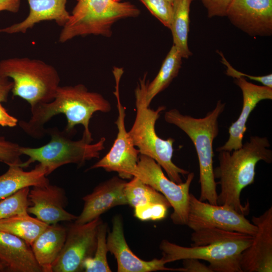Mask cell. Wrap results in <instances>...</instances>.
Segmentation results:
<instances>
[{
    "label": "cell",
    "instance_id": "cell-17",
    "mask_svg": "<svg viewBox=\"0 0 272 272\" xmlns=\"http://www.w3.org/2000/svg\"><path fill=\"white\" fill-rule=\"evenodd\" d=\"M126 183L118 176L96 186L91 193L83 197L84 207L75 223L89 222L113 207L127 205L124 191Z\"/></svg>",
    "mask_w": 272,
    "mask_h": 272
},
{
    "label": "cell",
    "instance_id": "cell-26",
    "mask_svg": "<svg viewBox=\"0 0 272 272\" xmlns=\"http://www.w3.org/2000/svg\"><path fill=\"white\" fill-rule=\"evenodd\" d=\"M126 182L124 194L127 205L132 208L150 203H160L171 205L166 198L151 186L144 183L137 177H132Z\"/></svg>",
    "mask_w": 272,
    "mask_h": 272
},
{
    "label": "cell",
    "instance_id": "cell-37",
    "mask_svg": "<svg viewBox=\"0 0 272 272\" xmlns=\"http://www.w3.org/2000/svg\"><path fill=\"white\" fill-rule=\"evenodd\" d=\"M13 83L9 78L0 76V102H5L13 88Z\"/></svg>",
    "mask_w": 272,
    "mask_h": 272
},
{
    "label": "cell",
    "instance_id": "cell-15",
    "mask_svg": "<svg viewBox=\"0 0 272 272\" xmlns=\"http://www.w3.org/2000/svg\"><path fill=\"white\" fill-rule=\"evenodd\" d=\"M28 199L30 203L27 212L47 225L60 222L75 221L77 216L65 210L67 200L64 190L50 183L33 186Z\"/></svg>",
    "mask_w": 272,
    "mask_h": 272
},
{
    "label": "cell",
    "instance_id": "cell-21",
    "mask_svg": "<svg viewBox=\"0 0 272 272\" xmlns=\"http://www.w3.org/2000/svg\"><path fill=\"white\" fill-rule=\"evenodd\" d=\"M66 229L57 224L48 225L31 246L36 261L42 272H52V268L63 247Z\"/></svg>",
    "mask_w": 272,
    "mask_h": 272
},
{
    "label": "cell",
    "instance_id": "cell-2",
    "mask_svg": "<svg viewBox=\"0 0 272 272\" xmlns=\"http://www.w3.org/2000/svg\"><path fill=\"white\" fill-rule=\"evenodd\" d=\"M269 147L266 137L256 135L251 136L238 149L219 152V165L214 169L215 178L220 179L221 187L218 205L226 206L245 216L248 214L249 205H242L240 194L245 187L254 183L257 163L272 162Z\"/></svg>",
    "mask_w": 272,
    "mask_h": 272
},
{
    "label": "cell",
    "instance_id": "cell-10",
    "mask_svg": "<svg viewBox=\"0 0 272 272\" xmlns=\"http://www.w3.org/2000/svg\"><path fill=\"white\" fill-rule=\"evenodd\" d=\"M123 73L122 68L114 67L115 86L113 94L116 99L118 110V117L115 121L118 129L116 138L108 153L89 169L101 168L107 172H117L122 179H130L137 165L140 153L125 127V108L121 104L119 95L120 81Z\"/></svg>",
    "mask_w": 272,
    "mask_h": 272
},
{
    "label": "cell",
    "instance_id": "cell-38",
    "mask_svg": "<svg viewBox=\"0 0 272 272\" xmlns=\"http://www.w3.org/2000/svg\"><path fill=\"white\" fill-rule=\"evenodd\" d=\"M21 0H0V12L8 11L18 13L20 10Z\"/></svg>",
    "mask_w": 272,
    "mask_h": 272
},
{
    "label": "cell",
    "instance_id": "cell-7",
    "mask_svg": "<svg viewBox=\"0 0 272 272\" xmlns=\"http://www.w3.org/2000/svg\"><path fill=\"white\" fill-rule=\"evenodd\" d=\"M46 133L51 138L45 145L38 148L21 147L22 155L28 157L21 167L26 168L38 162L47 176L63 165L73 163L81 166L86 161L99 158L100 152L105 149L104 137L92 144L93 140L84 134L80 140L73 141L64 130L61 131L56 127L46 129Z\"/></svg>",
    "mask_w": 272,
    "mask_h": 272
},
{
    "label": "cell",
    "instance_id": "cell-34",
    "mask_svg": "<svg viewBox=\"0 0 272 272\" xmlns=\"http://www.w3.org/2000/svg\"><path fill=\"white\" fill-rule=\"evenodd\" d=\"M191 1L193 0H191ZM206 8L209 18L226 16L232 0H200Z\"/></svg>",
    "mask_w": 272,
    "mask_h": 272
},
{
    "label": "cell",
    "instance_id": "cell-25",
    "mask_svg": "<svg viewBox=\"0 0 272 272\" xmlns=\"http://www.w3.org/2000/svg\"><path fill=\"white\" fill-rule=\"evenodd\" d=\"M182 56L173 45L154 79L147 87L146 101L150 105L153 99L168 87L177 76L182 64Z\"/></svg>",
    "mask_w": 272,
    "mask_h": 272
},
{
    "label": "cell",
    "instance_id": "cell-11",
    "mask_svg": "<svg viewBox=\"0 0 272 272\" xmlns=\"http://www.w3.org/2000/svg\"><path fill=\"white\" fill-rule=\"evenodd\" d=\"M186 225L193 231L218 228L254 236L257 227L245 215L224 205H214L189 194Z\"/></svg>",
    "mask_w": 272,
    "mask_h": 272
},
{
    "label": "cell",
    "instance_id": "cell-40",
    "mask_svg": "<svg viewBox=\"0 0 272 272\" xmlns=\"http://www.w3.org/2000/svg\"><path fill=\"white\" fill-rule=\"evenodd\" d=\"M167 1L169 2L170 3L173 4V2L175 1V0H167Z\"/></svg>",
    "mask_w": 272,
    "mask_h": 272
},
{
    "label": "cell",
    "instance_id": "cell-39",
    "mask_svg": "<svg viewBox=\"0 0 272 272\" xmlns=\"http://www.w3.org/2000/svg\"><path fill=\"white\" fill-rule=\"evenodd\" d=\"M4 270H5L4 266L2 264H1L0 263V271H4Z\"/></svg>",
    "mask_w": 272,
    "mask_h": 272
},
{
    "label": "cell",
    "instance_id": "cell-32",
    "mask_svg": "<svg viewBox=\"0 0 272 272\" xmlns=\"http://www.w3.org/2000/svg\"><path fill=\"white\" fill-rule=\"evenodd\" d=\"M21 146L18 144L7 141L0 137V161L7 165H21L22 161L20 152Z\"/></svg>",
    "mask_w": 272,
    "mask_h": 272
},
{
    "label": "cell",
    "instance_id": "cell-41",
    "mask_svg": "<svg viewBox=\"0 0 272 272\" xmlns=\"http://www.w3.org/2000/svg\"><path fill=\"white\" fill-rule=\"evenodd\" d=\"M113 1L116 2H120L122 0H113Z\"/></svg>",
    "mask_w": 272,
    "mask_h": 272
},
{
    "label": "cell",
    "instance_id": "cell-9",
    "mask_svg": "<svg viewBox=\"0 0 272 272\" xmlns=\"http://www.w3.org/2000/svg\"><path fill=\"white\" fill-rule=\"evenodd\" d=\"M132 175L166 198L173 209L170 218L174 224L186 225L189 188L194 177L193 172L187 174L184 182L177 184L165 175L162 167L153 159L140 154L137 165Z\"/></svg>",
    "mask_w": 272,
    "mask_h": 272
},
{
    "label": "cell",
    "instance_id": "cell-8",
    "mask_svg": "<svg viewBox=\"0 0 272 272\" xmlns=\"http://www.w3.org/2000/svg\"><path fill=\"white\" fill-rule=\"evenodd\" d=\"M253 236L243 234L238 238L198 246L184 247L163 240L160 245L166 263L187 258L207 261L212 272H242V253L252 243Z\"/></svg>",
    "mask_w": 272,
    "mask_h": 272
},
{
    "label": "cell",
    "instance_id": "cell-5",
    "mask_svg": "<svg viewBox=\"0 0 272 272\" xmlns=\"http://www.w3.org/2000/svg\"><path fill=\"white\" fill-rule=\"evenodd\" d=\"M140 13L139 8L129 2L78 0L69 20L62 27L58 42L63 43L76 37L88 35L110 37L115 22L137 17Z\"/></svg>",
    "mask_w": 272,
    "mask_h": 272
},
{
    "label": "cell",
    "instance_id": "cell-20",
    "mask_svg": "<svg viewBox=\"0 0 272 272\" xmlns=\"http://www.w3.org/2000/svg\"><path fill=\"white\" fill-rule=\"evenodd\" d=\"M0 263L5 271L42 272L31 247L24 240L0 231Z\"/></svg>",
    "mask_w": 272,
    "mask_h": 272
},
{
    "label": "cell",
    "instance_id": "cell-24",
    "mask_svg": "<svg viewBox=\"0 0 272 272\" xmlns=\"http://www.w3.org/2000/svg\"><path fill=\"white\" fill-rule=\"evenodd\" d=\"M48 225L28 213L0 220V231L8 233L24 240L30 246Z\"/></svg>",
    "mask_w": 272,
    "mask_h": 272
},
{
    "label": "cell",
    "instance_id": "cell-12",
    "mask_svg": "<svg viewBox=\"0 0 272 272\" xmlns=\"http://www.w3.org/2000/svg\"><path fill=\"white\" fill-rule=\"evenodd\" d=\"M102 222L98 217L85 224L74 223L69 226L63 247L53 265L52 272L83 271L84 261L94 254L98 228Z\"/></svg>",
    "mask_w": 272,
    "mask_h": 272
},
{
    "label": "cell",
    "instance_id": "cell-13",
    "mask_svg": "<svg viewBox=\"0 0 272 272\" xmlns=\"http://www.w3.org/2000/svg\"><path fill=\"white\" fill-rule=\"evenodd\" d=\"M226 16L250 36L272 33V0H232Z\"/></svg>",
    "mask_w": 272,
    "mask_h": 272
},
{
    "label": "cell",
    "instance_id": "cell-28",
    "mask_svg": "<svg viewBox=\"0 0 272 272\" xmlns=\"http://www.w3.org/2000/svg\"><path fill=\"white\" fill-rule=\"evenodd\" d=\"M30 187H25L15 193L0 199V220L13 216L28 213L30 205L28 199Z\"/></svg>",
    "mask_w": 272,
    "mask_h": 272
},
{
    "label": "cell",
    "instance_id": "cell-14",
    "mask_svg": "<svg viewBox=\"0 0 272 272\" xmlns=\"http://www.w3.org/2000/svg\"><path fill=\"white\" fill-rule=\"evenodd\" d=\"M252 223L257 231L251 244L241 254L242 272L272 271V207L258 217L253 216Z\"/></svg>",
    "mask_w": 272,
    "mask_h": 272
},
{
    "label": "cell",
    "instance_id": "cell-30",
    "mask_svg": "<svg viewBox=\"0 0 272 272\" xmlns=\"http://www.w3.org/2000/svg\"><path fill=\"white\" fill-rule=\"evenodd\" d=\"M151 13L165 26L170 28L172 16L173 5L167 0H140Z\"/></svg>",
    "mask_w": 272,
    "mask_h": 272
},
{
    "label": "cell",
    "instance_id": "cell-31",
    "mask_svg": "<svg viewBox=\"0 0 272 272\" xmlns=\"http://www.w3.org/2000/svg\"><path fill=\"white\" fill-rule=\"evenodd\" d=\"M170 207L160 203H150L134 208V216L142 221H160L164 219Z\"/></svg>",
    "mask_w": 272,
    "mask_h": 272
},
{
    "label": "cell",
    "instance_id": "cell-6",
    "mask_svg": "<svg viewBox=\"0 0 272 272\" xmlns=\"http://www.w3.org/2000/svg\"><path fill=\"white\" fill-rule=\"evenodd\" d=\"M0 76L11 78L13 96L26 101L31 108L51 101L60 79L52 65L37 59L13 57L0 61Z\"/></svg>",
    "mask_w": 272,
    "mask_h": 272
},
{
    "label": "cell",
    "instance_id": "cell-33",
    "mask_svg": "<svg viewBox=\"0 0 272 272\" xmlns=\"http://www.w3.org/2000/svg\"><path fill=\"white\" fill-rule=\"evenodd\" d=\"M221 57V62L227 67L226 75L227 76L235 78L236 79L240 78H248L250 80L261 83L263 86L272 88V74H270L264 76H254L247 75L235 69L225 58L223 53L218 51Z\"/></svg>",
    "mask_w": 272,
    "mask_h": 272
},
{
    "label": "cell",
    "instance_id": "cell-36",
    "mask_svg": "<svg viewBox=\"0 0 272 272\" xmlns=\"http://www.w3.org/2000/svg\"><path fill=\"white\" fill-rule=\"evenodd\" d=\"M0 102V125L13 127L17 125L18 119L9 114Z\"/></svg>",
    "mask_w": 272,
    "mask_h": 272
},
{
    "label": "cell",
    "instance_id": "cell-35",
    "mask_svg": "<svg viewBox=\"0 0 272 272\" xmlns=\"http://www.w3.org/2000/svg\"><path fill=\"white\" fill-rule=\"evenodd\" d=\"M183 266L178 268L180 272H212L209 267L200 262L199 259L187 258L183 259Z\"/></svg>",
    "mask_w": 272,
    "mask_h": 272
},
{
    "label": "cell",
    "instance_id": "cell-16",
    "mask_svg": "<svg viewBox=\"0 0 272 272\" xmlns=\"http://www.w3.org/2000/svg\"><path fill=\"white\" fill-rule=\"evenodd\" d=\"M106 242L108 251L116 259L118 272L177 271V268L166 267V263L162 257L146 261L133 253L126 241L122 220L119 215L113 218L112 229L108 232Z\"/></svg>",
    "mask_w": 272,
    "mask_h": 272
},
{
    "label": "cell",
    "instance_id": "cell-22",
    "mask_svg": "<svg viewBox=\"0 0 272 272\" xmlns=\"http://www.w3.org/2000/svg\"><path fill=\"white\" fill-rule=\"evenodd\" d=\"M46 176L39 164L29 171H24L19 165H9L8 170L0 175V199L25 187L47 184L50 182Z\"/></svg>",
    "mask_w": 272,
    "mask_h": 272
},
{
    "label": "cell",
    "instance_id": "cell-23",
    "mask_svg": "<svg viewBox=\"0 0 272 272\" xmlns=\"http://www.w3.org/2000/svg\"><path fill=\"white\" fill-rule=\"evenodd\" d=\"M191 0H175L173 5V16L170 27L173 45L182 58L192 55L188 45L189 32V12Z\"/></svg>",
    "mask_w": 272,
    "mask_h": 272
},
{
    "label": "cell",
    "instance_id": "cell-1",
    "mask_svg": "<svg viewBox=\"0 0 272 272\" xmlns=\"http://www.w3.org/2000/svg\"><path fill=\"white\" fill-rule=\"evenodd\" d=\"M111 108L109 101L101 94L89 91L83 84L59 86L51 101L31 108L29 120L20 121L19 124L27 134L40 139L46 133L44 124L53 116L63 114L67 120L64 129L66 133L71 135L74 133L75 127L81 124L84 128L83 134L93 139L89 129L93 114L97 112L108 113Z\"/></svg>",
    "mask_w": 272,
    "mask_h": 272
},
{
    "label": "cell",
    "instance_id": "cell-29",
    "mask_svg": "<svg viewBox=\"0 0 272 272\" xmlns=\"http://www.w3.org/2000/svg\"><path fill=\"white\" fill-rule=\"evenodd\" d=\"M243 234L215 228L193 231L191 236V246H202L217 241L231 240L239 237Z\"/></svg>",
    "mask_w": 272,
    "mask_h": 272
},
{
    "label": "cell",
    "instance_id": "cell-19",
    "mask_svg": "<svg viewBox=\"0 0 272 272\" xmlns=\"http://www.w3.org/2000/svg\"><path fill=\"white\" fill-rule=\"evenodd\" d=\"M29 7L27 17L21 22L0 29V32L8 34L25 33L36 24L45 21H54L63 27L71 14L66 9L67 0H27Z\"/></svg>",
    "mask_w": 272,
    "mask_h": 272
},
{
    "label": "cell",
    "instance_id": "cell-18",
    "mask_svg": "<svg viewBox=\"0 0 272 272\" xmlns=\"http://www.w3.org/2000/svg\"><path fill=\"white\" fill-rule=\"evenodd\" d=\"M235 83L241 89L243 96L242 108L239 117L229 128V138L222 146L216 149L217 152H231L243 146V139L246 131V123L250 113L259 102L272 99V88L250 83L245 78L236 79Z\"/></svg>",
    "mask_w": 272,
    "mask_h": 272
},
{
    "label": "cell",
    "instance_id": "cell-27",
    "mask_svg": "<svg viewBox=\"0 0 272 272\" xmlns=\"http://www.w3.org/2000/svg\"><path fill=\"white\" fill-rule=\"evenodd\" d=\"M107 225L103 222L99 225L97 236V246L93 256L85 260L83 271L86 272H111L107 259L108 250L106 235Z\"/></svg>",
    "mask_w": 272,
    "mask_h": 272
},
{
    "label": "cell",
    "instance_id": "cell-4",
    "mask_svg": "<svg viewBox=\"0 0 272 272\" xmlns=\"http://www.w3.org/2000/svg\"><path fill=\"white\" fill-rule=\"evenodd\" d=\"M146 77L147 74H145L139 79L134 90L136 114L128 132L140 154L153 159L165 170L171 180L180 184L183 182L180 175H186L189 172L172 162L175 140L162 139L156 133V122L166 107L160 106L156 110L150 108L146 101Z\"/></svg>",
    "mask_w": 272,
    "mask_h": 272
},
{
    "label": "cell",
    "instance_id": "cell-3",
    "mask_svg": "<svg viewBox=\"0 0 272 272\" xmlns=\"http://www.w3.org/2000/svg\"><path fill=\"white\" fill-rule=\"evenodd\" d=\"M225 108L219 100L215 108L203 118H195L171 109L164 114L165 120L184 131L192 142L197 155L200 185L199 200L217 205L218 193L213 167V142L218 136V119Z\"/></svg>",
    "mask_w": 272,
    "mask_h": 272
}]
</instances>
